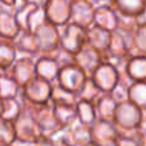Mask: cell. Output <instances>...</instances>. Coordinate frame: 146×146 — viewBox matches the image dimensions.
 <instances>
[{
	"label": "cell",
	"instance_id": "37",
	"mask_svg": "<svg viewBox=\"0 0 146 146\" xmlns=\"http://www.w3.org/2000/svg\"><path fill=\"white\" fill-rule=\"evenodd\" d=\"M50 56H53V58L55 59L56 63L60 66V68L71 66V64H74V54L69 53L68 50L63 49L62 46H59L54 53H51Z\"/></svg>",
	"mask_w": 146,
	"mask_h": 146
},
{
	"label": "cell",
	"instance_id": "15",
	"mask_svg": "<svg viewBox=\"0 0 146 146\" xmlns=\"http://www.w3.org/2000/svg\"><path fill=\"white\" fill-rule=\"evenodd\" d=\"M12 41L18 51V55L35 56V58L38 56L37 42H36L33 32H31L28 30H21L19 33Z\"/></svg>",
	"mask_w": 146,
	"mask_h": 146
},
{
	"label": "cell",
	"instance_id": "28",
	"mask_svg": "<svg viewBox=\"0 0 146 146\" xmlns=\"http://www.w3.org/2000/svg\"><path fill=\"white\" fill-rule=\"evenodd\" d=\"M129 101L137 105L141 110H146V81L132 82L128 90Z\"/></svg>",
	"mask_w": 146,
	"mask_h": 146
},
{
	"label": "cell",
	"instance_id": "40",
	"mask_svg": "<svg viewBox=\"0 0 146 146\" xmlns=\"http://www.w3.org/2000/svg\"><path fill=\"white\" fill-rule=\"evenodd\" d=\"M25 4H30V5H33L36 8H45L46 4L49 3V0H23Z\"/></svg>",
	"mask_w": 146,
	"mask_h": 146
},
{
	"label": "cell",
	"instance_id": "9",
	"mask_svg": "<svg viewBox=\"0 0 146 146\" xmlns=\"http://www.w3.org/2000/svg\"><path fill=\"white\" fill-rule=\"evenodd\" d=\"M91 78L103 94H110L113 88L118 85L119 80H121V74L114 67L103 62L98 67V69L94 72Z\"/></svg>",
	"mask_w": 146,
	"mask_h": 146
},
{
	"label": "cell",
	"instance_id": "8",
	"mask_svg": "<svg viewBox=\"0 0 146 146\" xmlns=\"http://www.w3.org/2000/svg\"><path fill=\"white\" fill-rule=\"evenodd\" d=\"M8 73L17 81L21 87H23L26 83H28L36 77V58L27 55H18V58L9 68Z\"/></svg>",
	"mask_w": 146,
	"mask_h": 146
},
{
	"label": "cell",
	"instance_id": "17",
	"mask_svg": "<svg viewBox=\"0 0 146 146\" xmlns=\"http://www.w3.org/2000/svg\"><path fill=\"white\" fill-rule=\"evenodd\" d=\"M21 27L14 17V10L3 7L0 9V38L14 40Z\"/></svg>",
	"mask_w": 146,
	"mask_h": 146
},
{
	"label": "cell",
	"instance_id": "21",
	"mask_svg": "<svg viewBox=\"0 0 146 146\" xmlns=\"http://www.w3.org/2000/svg\"><path fill=\"white\" fill-rule=\"evenodd\" d=\"M126 74L132 82L137 81H146V55H135L129 56L127 63Z\"/></svg>",
	"mask_w": 146,
	"mask_h": 146
},
{
	"label": "cell",
	"instance_id": "44",
	"mask_svg": "<svg viewBox=\"0 0 146 146\" xmlns=\"http://www.w3.org/2000/svg\"><path fill=\"white\" fill-rule=\"evenodd\" d=\"M1 110H3V99L0 98V115H1Z\"/></svg>",
	"mask_w": 146,
	"mask_h": 146
},
{
	"label": "cell",
	"instance_id": "22",
	"mask_svg": "<svg viewBox=\"0 0 146 146\" xmlns=\"http://www.w3.org/2000/svg\"><path fill=\"white\" fill-rule=\"evenodd\" d=\"M117 106H118V103L111 98L110 94H103L99 98V100L95 103L98 119L113 122Z\"/></svg>",
	"mask_w": 146,
	"mask_h": 146
},
{
	"label": "cell",
	"instance_id": "45",
	"mask_svg": "<svg viewBox=\"0 0 146 146\" xmlns=\"http://www.w3.org/2000/svg\"><path fill=\"white\" fill-rule=\"evenodd\" d=\"M105 146H118V145H117V141H115V142H113V144H109V145H105Z\"/></svg>",
	"mask_w": 146,
	"mask_h": 146
},
{
	"label": "cell",
	"instance_id": "33",
	"mask_svg": "<svg viewBox=\"0 0 146 146\" xmlns=\"http://www.w3.org/2000/svg\"><path fill=\"white\" fill-rule=\"evenodd\" d=\"M129 56H124V55H114L110 54L108 51L103 53V62L104 63L110 64L111 67L117 69L119 72V74H126V69H127V63H128Z\"/></svg>",
	"mask_w": 146,
	"mask_h": 146
},
{
	"label": "cell",
	"instance_id": "35",
	"mask_svg": "<svg viewBox=\"0 0 146 146\" xmlns=\"http://www.w3.org/2000/svg\"><path fill=\"white\" fill-rule=\"evenodd\" d=\"M46 22H48V18H46L45 8H35L31 12L30 18H28L27 30L31 31V32H35L40 26H42Z\"/></svg>",
	"mask_w": 146,
	"mask_h": 146
},
{
	"label": "cell",
	"instance_id": "48",
	"mask_svg": "<svg viewBox=\"0 0 146 146\" xmlns=\"http://www.w3.org/2000/svg\"><path fill=\"white\" fill-rule=\"evenodd\" d=\"M3 146H13V145H3Z\"/></svg>",
	"mask_w": 146,
	"mask_h": 146
},
{
	"label": "cell",
	"instance_id": "43",
	"mask_svg": "<svg viewBox=\"0 0 146 146\" xmlns=\"http://www.w3.org/2000/svg\"><path fill=\"white\" fill-rule=\"evenodd\" d=\"M90 1L95 5V8L96 7H100V5H109V4H111V0H90Z\"/></svg>",
	"mask_w": 146,
	"mask_h": 146
},
{
	"label": "cell",
	"instance_id": "26",
	"mask_svg": "<svg viewBox=\"0 0 146 146\" xmlns=\"http://www.w3.org/2000/svg\"><path fill=\"white\" fill-rule=\"evenodd\" d=\"M77 115L78 122L87 127H91L98 121V114H96L95 104L88 103V101L78 100L77 101Z\"/></svg>",
	"mask_w": 146,
	"mask_h": 146
},
{
	"label": "cell",
	"instance_id": "42",
	"mask_svg": "<svg viewBox=\"0 0 146 146\" xmlns=\"http://www.w3.org/2000/svg\"><path fill=\"white\" fill-rule=\"evenodd\" d=\"M1 5L4 8H9V9H14L15 4H17V0H0Z\"/></svg>",
	"mask_w": 146,
	"mask_h": 146
},
{
	"label": "cell",
	"instance_id": "23",
	"mask_svg": "<svg viewBox=\"0 0 146 146\" xmlns=\"http://www.w3.org/2000/svg\"><path fill=\"white\" fill-rule=\"evenodd\" d=\"M18 58V51L12 40L0 38V72H7Z\"/></svg>",
	"mask_w": 146,
	"mask_h": 146
},
{
	"label": "cell",
	"instance_id": "25",
	"mask_svg": "<svg viewBox=\"0 0 146 146\" xmlns=\"http://www.w3.org/2000/svg\"><path fill=\"white\" fill-rule=\"evenodd\" d=\"M21 87L17 83V81L7 72H0V98L4 99H12L18 98L21 95Z\"/></svg>",
	"mask_w": 146,
	"mask_h": 146
},
{
	"label": "cell",
	"instance_id": "1",
	"mask_svg": "<svg viewBox=\"0 0 146 146\" xmlns=\"http://www.w3.org/2000/svg\"><path fill=\"white\" fill-rule=\"evenodd\" d=\"M22 98V96H21ZM23 109L18 118L15 119L14 129H15V136H17V141L23 142H36L41 139V132L38 128V124L36 122V118L32 113L30 104L22 98Z\"/></svg>",
	"mask_w": 146,
	"mask_h": 146
},
{
	"label": "cell",
	"instance_id": "10",
	"mask_svg": "<svg viewBox=\"0 0 146 146\" xmlns=\"http://www.w3.org/2000/svg\"><path fill=\"white\" fill-rule=\"evenodd\" d=\"M95 5L90 0H73L71 3V23L88 28L94 25Z\"/></svg>",
	"mask_w": 146,
	"mask_h": 146
},
{
	"label": "cell",
	"instance_id": "29",
	"mask_svg": "<svg viewBox=\"0 0 146 146\" xmlns=\"http://www.w3.org/2000/svg\"><path fill=\"white\" fill-rule=\"evenodd\" d=\"M101 95H103L101 90L95 85L92 78L88 77L87 81L85 82V85H83L82 90L77 94V99L78 100H83V101H88V103L95 104Z\"/></svg>",
	"mask_w": 146,
	"mask_h": 146
},
{
	"label": "cell",
	"instance_id": "46",
	"mask_svg": "<svg viewBox=\"0 0 146 146\" xmlns=\"http://www.w3.org/2000/svg\"><path fill=\"white\" fill-rule=\"evenodd\" d=\"M87 146H98V145H96V144H94V142H92V144H90V145H87Z\"/></svg>",
	"mask_w": 146,
	"mask_h": 146
},
{
	"label": "cell",
	"instance_id": "19",
	"mask_svg": "<svg viewBox=\"0 0 146 146\" xmlns=\"http://www.w3.org/2000/svg\"><path fill=\"white\" fill-rule=\"evenodd\" d=\"M53 104V103H51ZM77 104H53L54 113L63 128H69L78 122Z\"/></svg>",
	"mask_w": 146,
	"mask_h": 146
},
{
	"label": "cell",
	"instance_id": "20",
	"mask_svg": "<svg viewBox=\"0 0 146 146\" xmlns=\"http://www.w3.org/2000/svg\"><path fill=\"white\" fill-rule=\"evenodd\" d=\"M110 5L121 14L137 18L146 10V0H111Z\"/></svg>",
	"mask_w": 146,
	"mask_h": 146
},
{
	"label": "cell",
	"instance_id": "36",
	"mask_svg": "<svg viewBox=\"0 0 146 146\" xmlns=\"http://www.w3.org/2000/svg\"><path fill=\"white\" fill-rule=\"evenodd\" d=\"M36 7L30 4H25L19 8H15L14 10V17L17 19V23L19 25L21 30H27V25H28V18H30V14Z\"/></svg>",
	"mask_w": 146,
	"mask_h": 146
},
{
	"label": "cell",
	"instance_id": "24",
	"mask_svg": "<svg viewBox=\"0 0 146 146\" xmlns=\"http://www.w3.org/2000/svg\"><path fill=\"white\" fill-rule=\"evenodd\" d=\"M68 135L71 139L72 144L74 146H87L92 144V135H91V127H87L85 124L77 122L76 124H73L72 127H69Z\"/></svg>",
	"mask_w": 146,
	"mask_h": 146
},
{
	"label": "cell",
	"instance_id": "27",
	"mask_svg": "<svg viewBox=\"0 0 146 146\" xmlns=\"http://www.w3.org/2000/svg\"><path fill=\"white\" fill-rule=\"evenodd\" d=\"M23 109V103L21 95L18 98H12V99H4L3 100V110H1V118L7 119V121L14 122L18 118Z\"/></svg>",
	"mask_w": 146,
	"mask_h": 146
},
{
	"label": "cell",
	"instance_id": "16",
	"mask_svg": "<svg viewBox=\"0 0 146 146\" xmlns=\"http://www.w3.org/2000/svg\"><path fill=\"white\" fill-rule=\"evenodd\" d=\"M94 25L99 26V27L108 30L110 32L118 28V15H117V10L109 5H100L96 7L95 9V19H94Z\"/></svg>",
	"mask_w": 146,
	"mask_h": 146
},
{
	"label": "cell",
	"instance_id": "5",
	"mask_svg": "<svg viewBox=\"0 0 146 146\" xmlns=\"http://www.w3.org/2000/svg\"><path fill=\"white\" fill-rule=\"evenodd\" d=\"M51 91H53V83L36 76L33 80H31L22 87L21 96L28 103L41 105L50 101Z\"/></svg>",
	"mask_w": 146,
	"mask_h": 146
},
{
	"label": "cell",
	"instance_id": "2",
	"mask_svg": "<svg viewBox=\"0 0 146 146\" xmlns=\"http://www.w3.org/2000/svg\"><path fill=\"white\" fill-rule=\"evenodd\" d=\"M28 104H30L31 109H32V113L36 118V122L38 124V128H40L42 137L53 139L62 129H64L63 126L56 119L53 104L50 101L46 104H41V105H36V104H31V103Z\"/></svg>",
	"mask_w": 146,
	"mask_h": 146
},
{
	"label": "cell",
	"instance_id": "49",
	"mask_svg": "<svg viewBox=\"0 0 146 146\" xmlns=\"http://www.w3.org/2000/svg\"><path fill=\"white\" fill-rule=\"evenodd\" d=\"M144 146H146V139H145V145Z\"/></svg>",
	"mask_w": 146,
	"mask_h": 146
},
{
	"label": "cell",
	"instance_id": "12",
	"mask_svg": "<svg viewBox=\"0 0 146 146\" xmlns=\"http://www.w3.org/2000/svg\"><path fill=\"white\" fill-rule=\"evenodd\" d=\"M101 63H103V53L95 50L88 45H85L80 51L74 54V64L80 67L87 74V77H91Z\"/></svg>",
	"mask_w": 146,
	"mask_h": 146
},
{
	"label": "cell",
	"instance_id": "39",
	"mask_svg": "<svg viewBox=\"0 0 146 146\" xmlns=\"http://www.w3.org/2000/svg\"><path fill=\"white\" fill-rule=\"evenodd\" d=\"M53 141V146H74L72 144L71 139H69V135H68V129L64 128L59 132L58 135L51 139Z\"/></svg>",
	"mask_w": 146,
	"mask_h": 146
},
{
	"label": "cell",
	"instance_id": "41",
	"mask_svg": "<svg viewBox=\"0 0 146 146\" xmlns=\"http://www.w3.org/2000/svg\"><path fill=\"white\" fill-rule=\"evenodd\" d=\"M139 129L142 133V136L146 139V110H142V119H141V124H140Z\"/></svg>",
	"mask_w": 146,
	"mask_h": 146
},
{
	"label": "cell",
	"instance_id": "11",
	"mask_svg": "<svg viewBox=\"0 0 146 146\" xmlns=\"http://www.w3.org/2000/svg\"><path fill=\"white\" fill-rule=\"evenodd\" d=\"M71 3L69 0H49L45 7L48 22L56 27H63L71 22Z\"/></svg>",
	"mask_w": 146,
	"mask_h": 146
},
{
	"label": "cell",
	"instance_id": "47",
	"mask_svg": "<svg viewBox=\"0 0 146 146\" xmlns=\"http://www.w3.org/2000/svg\"><path fill=\"white\" fill-rule=\"evenodd\" d=\"M1 8H3V5H1V3H0V9H1Z\"/></svg>",
	"mask_w": 146,
	"mask_h": 146
},
{
	"label": "cell",
	"instance_id": "38",
	"mask_svg": "<svg viewBox=\"0 0 146 146\" xmlns=\"http://www.w3.org/2000/svg\"><path fill=\"white\" fill-rule=\"evenodd\" d=\"M117 15H118V28L133 32V31L137 28V26L140 25L139 18L137 17L124 15V14H121V13H118V12H117Z\"/></svg>",
	"mask_w": 146,
	"mask_h": 146
},
{
	"label": "cell",
	"instance_id": "7",
	"mask_svg": "<svg viewBox=\"0 0 146 146\" xmlns=\"http://www.w3.org/2000/svg\"><path fill=\"white\" fill-rule=\"evenodd\" d=\"M87 74L76 64H71L60 68L58 80L55 83H58L60 87L66 88L69 92H73L77 95L82 90L85 82L87 81Z\"/></svg>",
	"mask_w": 146,
	"mask_h": 146
},
{
	"label": "cell",
	"instance_id": "32",
	"mask_svg": "<svg viewBox=\"0 0 146 146\" xmlns=\"http://www.w3.org/2000/svg\"><path fill=\"white\" fill-rule=\"evenodd\" d=\"M15 141L17 136H15L14 123L0 117V146L13 145Z\"/></svg>",
	"mask_w": 146,
	"mask_h": 146
},
{
	"label": "cell",
	"instance_id": "31",
	"mask_svg": "<svg viewBox=\"0 0 146 146\" xmlns=\"http://www.w3.org/2000/svg\"><path fill=\"white\" fill-rule=\"evenodd\" d=\"M77 95L69 92L66 88L60 87L58 83H53V91H51L50 103L53 104H77Z\"/></svg>",
	"mask_w": 146,
	"mask_h": 146
},
{
	"label": "cell",
	"instance_id": "13",
	"mask_svg": "<svg viewBox=\"0 0 146 146\" xmlns=\"http://www.w3.org/2000/svg\"><path fill=\"white\" fill-rule=\"evenodd\" d=\"M91 135H92V142L98 146H105L113 144L119 137V131L114 122L98 119L91 126Z\"/></svg>",
	"mask_w": 146,
	"mask_h": 146
},
{
	"label": "cell",
	"instance_id": "30",
	"mask_svg": "<svg viewBox=\"0 0 146 146\" xmlns=\"http://www.w3.org/2000/svg\"><path fill=\"white\" fill-rule=\"evenodd\" d=\"M118 146H144L145 137L140 129L133 131H119V137L117 139Z\"/></svg>",
	"mask_w": 146,
	"mask_h": 146
},
{
	"label": "cell",
	"instance_id": "18",
	"mask_svg": "<svg viewBox=\"0 0 146 146\" xmlns=\"http://www.w3.org/2000/svg\"><path fill=\"white\" fill-rule=\"evenodd\" d=\"M111 40V32L108 30L92 25L87 28V45L100 53H105L109 49Z\"/></svg>",
	"mask_w": 146,
	"mask_h": 146
},
{
	"label": "cell",
	"instance_id": "4",
	"mask_svg": "<svg viewBox=\"0 0 146 146\" xmlns=\"http://www.w3.org/2000/svg\"><path fill=\"white\" fill-rule=\"evenodd\" d=\"M37 42L38 55H50L60 46V31L59 27L50 22L44 23L33 32Z\"/></svg>",
	"mask_w": 146,
	"mask_h": 146
},
{
	"label": "cell",
	"instance_id": "6",
	"mask_svg": "<svg viewBox=\"0 0 146 146\" xmlns=\"http://www.w3.org/2000/svg\"><path fill=\"white\" fill-rule=\"evenodd\" d=\"M60 31V46L69 53L76 54L85 45H87V28H83L74 23H67Z\"/></svg>",
	"mask_w": 146,
	"mask_h": 146
},
{
	"label": "cell",
	"instance_id": "14",
	"mask_svg": "<svg viewBox=\"0 0 146 146\" xmlns=\"http://www.w3.org/2000/svg\"><path fill=\"white\" fill-rule=\"evenodd\" d=\"M60 66L50 55L36 56V76L50 83H55L58 80Z\"/></svg>",
	"mask_w": 146,
	"mask_h": 146
},
{
	"label": "cell",
	"instance_id": "34",
	"mask_svg": "<svg viewBox=\"0 0 146 146\" xmlns=\"http://www.w3.org/2000/svg\"><path fill=\"white\" fill-rule=\"evenodd\" d=\"M135 54L146 55V23H140L133 31Z\"/></svg>",
	"mask_w": 146,
	"mask_h": 146
},
{
	"label": "cell",
	"instance_id": "3",
	"mask_svg": "<svg viewBox=\"0 0 146 146\" xmlns=\"http://www.w3.org/2000/svg\"><path fill=\"white\" fill-rule=\"evenodd\" d=\"M141 119L142 110L128 100L118 104L113 122L118 131H133V129H139Z\"/></svg>",
	"mask_w": 146,
	"mask_h": 146
}]
</instances>
